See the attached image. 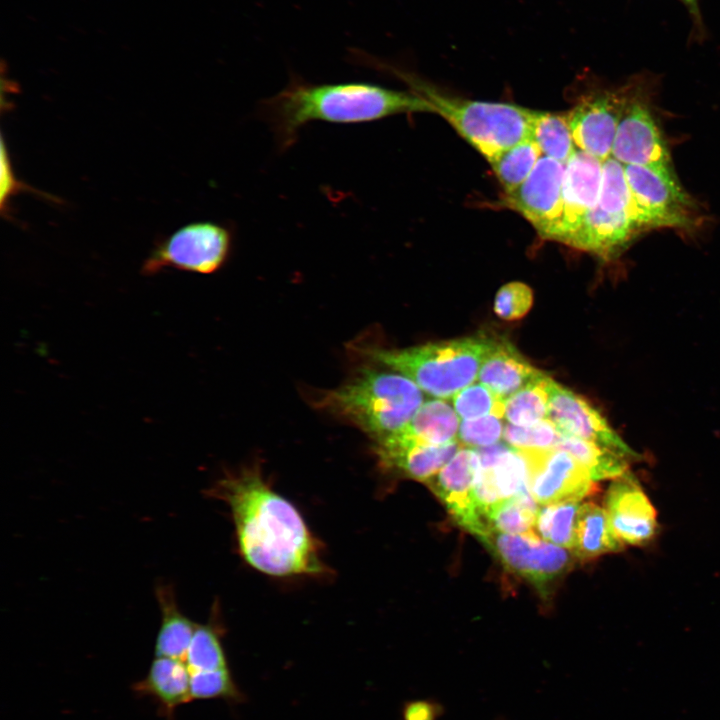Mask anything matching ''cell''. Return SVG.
Returning a JSON list of instances; mask_svg holds the SVG:
<instances>
[{
    "label": "cell",
    "instance_id": "obj_1",
    "mask_svg": "<svg viewBox=\"0 0 720 720\" xmlns=\"http://www.w3.org/2000/svg\"><path fill=\"white\" fill-rule=\"evenodd\" d=\"M230 507L243 558L272 576L317 574V545L297 509L274 492L256 469L222 478L214 488Z\"/></svg>",
    "mask_w": 720,
    "mask_h": 720
},
{
    "label": "cell",
    "instance_id": "obj_2",
    "mask_svg": "<svg viewBox=\"0 0 720 720\" xmlns=\"http://www.w3.org/2000/svg\"><path fill=\"white\" fill-rule=\"evenodd\" d=\"M427 112L435 113L426 99L411 90L363 82L314 84L298 77L258 105V116L271 129L281 152L296 143L300 129L310 122L360 124Z\"/></svg>",
    "mask_w": 720,
    "mask_h": 720
},
{
    "label": "cell",
    "instance_id": "obj_3",
    "mask_svg": "<svg viewBox=\"0 0 720 720\" xmlns=\"http://www.w3.org/2000/svg\"><path fill=\"white\" fill-rule=\"evenodd\" d=\"M424 401V392L409 378L370 362L345 384L320 393L314 404L377 443L402 431Z\"/></svg>",
    "mask_w": 720,
    "mask_h": 720
},
{
    "label": "cell",
    "instance_id": "obj_4",
    "mask_svg": "<svg viewBox=\"0 0 720 720\" xmlns=\"http://www.w3.org/2000/svg\"><path fill=\"white\" fill-rule=\"evenodd\" d=\"M361 62L395 75L409 90L426 99L471 146L489 162L501 152L531 138L536 110L511 103L462 98L441 91L412 72L377 60L358 56Z\"/></svg>",
    "mask_w": 720,
    "mask_h": 720
},
{
    "label": "cell",
    "instance_id": "obj_5",
    "mask_svg": "<svg viewBox=\"0 0 720 720\" xmlns=\"http://www.w3.org/2000/svg\"><path fill=\"white\" fill-rule=\"evenodd\" d=\"M491 337L477 334L402 349L373 346L361 353L369 362L406 376L431 398L448 400L477 381Z\"/></svg>",
    "mask_w": 720,
    "mask_h": 720
},
{
    "label": "cell",
    "instance_id": "obj_6",
    "mask_svg": "<svg viewBox=\"0 0 720 720\" xmlns=\"http://www.w3.org/2000/svg\"><path fill=\"white\" fill-rule=\"evenodd\" d=\"M232 242V230L223 224L190 223L157 243L145 259L142 272L153 275L166 269H177L210 274L227 261Z\"/></svg>",
    "mask_w": 720,
    "mask_h": 720
},
{
    "label": "cell",
    "instance_id": "obj_7",
    "mask_svg": "<svg viewBox=\"0 0 720 720\" xmlns=\"http://www.w3.org/2000/svg\"><path fill=\"white\" fill-rule=\"evenodd\" d=\"M512 573L532 584L542 597L576 559L571 550L541 539L535 532L508 534L495 530L478 538Z\"/></svg>",
    "mask_w": 720,
    "mask_h": 720
},
{
    "label": "cell",
    "instance_id": "obj_8",
    "mask_svg": "<svg viewBox=\"0 0 720 720\" xmlns=\"http://www.w3.org/2000/svg\"><path fill=\"white\" fill-rule=\"evenodd\" d=\"M624 170L643 230L690 228L696 224L695 203L682 189L673 169L626 165Z\"/></svg>",
    "mask_w": 720,
    "mask_h": 720
},
{
    "label": "cell",
    "instance_id": "obj_9",
    "mask_svg": "<svg viewBox=\"0 0 720 720\" xmlns=\"http://www.w3.org/2000/svg\"><path fill=\"white\" fill-rule=\"evenodd\" d=\"M641 95L640 80L583 95L566 113L577 149L602 161L610 157L619 123Z\"/></svg>",
    "mask_w": 720,
    "mask_h": 720
},
{
    "label": "cell",
    "instance_id": "obj_10",
    "mask_svg": "<svg viewBox=\"0 0 720 720\" xmlns=\"http://www.w3.org/2000/svg\"><path fill=\"white\" fill-rule=\"evenodd\" d=\"M565 164L542 155L528 178L501 203L523 216L546 240H555L563 210Z\"/></svg>",
    "mask_w": 720,
    "mask_h": 720
},
{
    "label": "cell",
    "instance_id": "obj_11",
    "mask_svg": "<svg viewBox=\"0 0 720 720\" xmlns=\"http://www.w3.org/2000/svg\"><path fill=\"white\" fill-rule=\"evenodd\" d=\"M548 419L563 435L595 443L628 462L641 458L640 454L616 433L597 408L583 396L554 379L550 386Z\"/></svg>",
    "mask_w": 720,
    "mask_h": 720
},
{
    "label": "cell",
    "instance_id": "obj_12",
    "mask_svg": "<svg viewBox=\"0 0 720 720\" xmlns=\"http://www.w3.org/2000/svg\"><path fill=\"white\" fill-rule=\"evenodd\" d=\"M479 470L476 449L460 447L453 458L424 483L446 506L456 523L477 538L491 531L475 497Z\"/></svg>",
    "mask_w": 720,
    "mask_h": 720
},
{
    "label": "cell",
    "instance_id": "obj_13",
    "mask_svg": "<svg viewBox=\"0 0 720 720\" xmlns=\"http://www.w3.org/2000/svg\"><path fill=\"white\" fill-rule=\"evenodd\" d=\"M528 462V489L541 505L582 501L593 490L585 468L564 450L522 451Z\"/></svg>",
    "mask_w": 720,
    "mask_h": 720
},
{
    "label": "cell",
    "instance_id": "obj_14",
    "mask_svg": "<svg viewBox=\"0 0 720 720\" xmlns=\"http://www.w3.org/2000/svg\"><path fill=\"white\" fill-rule=\"evenodd\" d=\"M642 230L632 206L599 199L568 245L608 260Z\"/></svg>",
    "mask_w": 720,
    "mask_h": 720
},
{
    "label": "cell",
    "instance_id": "obj_15",
    "mask_svg": "<svg viewBox=\"0 0 720 720\" xmlns=\"http://www.w3.org/2000/svg\"><path fill=\"white\" fill-rule=\"evenodd\" d=\"M611 157L624 166L672 169L667 146L642 95L630 105L621 119Z\"/></svg>",
    "mask_w": 720,
    "mask_h": 720
},
{
    "label": "cell",
    "instance_id": "obj_16",
    "mask_svg": "<svg viewBox=\"0 0 720 720\" xmlns=\"http://www.w3.org/2000/svg\"><path fill=\"white\" fill-rule=\"evenodd\" d=\"M613 531L627 545H643L657 531L656 510L637 478L626 471L613 479L604 506Z\"/></svg>",
    "mask_w": 720,
    "mask_h": 720
},
{
    "label": "cell",
    "instance_id": "obj_17",
    "mask_svg": "<svg viewBox=\"0 0 720 720\" xmlns=\"http://www.w3.org/2000/svg\"><path fill=\"white\" fill-rule=\"evenodd\" d=\"M603 161L577 149L565 164L563 210L554 241L569 244L585 216L598 203Z\"/></svg>",
    "mask_w": 720,
    "mask_h": 720
},
{
    "label": "cell",
    "instance_id": "obj_18",
    "mask_svg": "<svg viewBox=\"0 0 720 720\" xmlns=\"http://www.w3.org/2000/svg\"><path fill=\"white\" fill-rule=\"evenodd\" d=\"M460 446L458 441L428 445L399 432L375 443L374 449L384 469L425 483L453 458Z\"/></svg>",
    "mask_w": 720,
    "mask_h": 720
},
{
    "label": "cell",
    "instance_id": "obj_19",
    "mask_svg": "<svg viewBox=\"0 0 720 720\" xmlns=\"http://www.w3.org/2000/svg\"><path fill=\"white\" fill-rule=\"evenodd\" d=\"M541 372L511 342L503 337L492 336L477 381L500 398L506 399Z\"/></svg>",
    "mask_w": 720,
    "mask_h": 720
},
{
    "label": "cell",
    "instance_id": "obj_20",
    "mask_svg": "<svg viewBox=\"0 0 720 720\" xmlns=\"http://www.w3.org/2000/svg\"><path fill=\"white\" fill-rule=\"evenodd\" d=\"M604 507L592 502L579 508L572 553L580 560L593 559L623 549Z\"/></svg>",
    "mask_w": 720,
    "mask_h": 720
},
{
    "label": "cell",
    "instance_id": "obj_21",
    "mask_svg": "<svg viewBox=\"0 0 720 720\" xmlns=\"http://www.w3.org/2000/svg\"><path fill=\"white\" fill-rule=\"evenodd\" d=\"M459 418L447 400L430 398L400 432L424 444L443 446L457 441Z\"/></svg>",
    "mask_w": 720,
    "mask_h": 720
},
{
    "label": "cell",
    "instance_id": "obj_22",
    "mask_svg": "<svg viewBox=\"0 0 720 720\" xmlns=\"http://www.w3.org/2000/svg\"><path fill=\"white\" fill-rule=\"evenodd\" d=\"M191 671L185 661L156 657L138 689L156 697L168 712L190 701Z\"/></svg>",
    "mask_w": 720,
    "mask_h": 720
},
{
    "label": "cell",
    "instance_id": "obj_23",
    "mask_svg": "<svg viewBox=\"0 0 720 720\" xmlns=\"http://www.w3.org/2000/svg\"><path fill=\"white\" fill-rule=\"evenodd\" d=\"M552 378L541 372L519 391L504 399V419L507 423L527 426L548 419Z\"/></svg>",
    "mask_w": 720,
    "mask_h": 720
},
{
    "label": "cell",
    "instance_id": "obj_24",
    "mask_svg": "<svg viewBox=\"0 0 720 720\" xmlns=\"http://www.w3.org/2000/svg\"><path fill=\"white\" fill-rule=\"evenodd\" d=\"M580 463L593 481L615 479L626 471L630 462L595 443L561 434L556 445Z\"/></svg>",
    "mask_w": 720,
    "mask_h": 720
},
{
    "label": "cell",
    "instance_id": "obj_25",
    "mask_svg": "<svg viewBox=\"0 0 720 720\" xmlns=\"http://www.w3.org/2000/svg\"><path fill=\"white\" fill-rule=\"evenodd\" d=\"M531 138L542 155L566 164L577 150L567 114L535 111Z\"/></svg>",
    "mask_w": 720,
    "mask_h": 720
},
{
    "label": "cell",
    "instance_id": "obj_26",
    "mask_svg": "<svg viewBox=\"0 0 720 720\" xmlns=\"http://www.w3.org/2000/svg\"><path fill=\"white\" fill-rule=\"evenodd\" d=\"M159 594L163 619L156 639V657L185 661L197 625L178 611L166 591Z\"/></svg>",
    "mask_w": 720,
    "mask_h": 720
},
{
    "label": "cell",
    "instance_id": "obj_27",
    "mask_svg": "<svg viewBox=\"0 0 720 720\" xmlns=\"http://www.w3.org/2000/svg\"><path fill=\"white\" fill-rule=\"evenodd\" d=\"M541 156L535 141L527 138L489 161L504 194L515 191L528 178Z\"/></svg>",
    "mask_w": 720,
    "mask_h": 720
},
{
    "label": "cell",
    "instance_id": "obj_28",
    "mask_svg": "<svg viewBox=\"0 0 720 720\" xmlns=\"http://www.w3.org/2000/svg\"><path fill=\"white\" fill-rule=\"evenodd\" d=\"M581 501L539 506L534 532L543 540L572 551Z\"/></svg>",
    "mask_w": 720,
    "mask_h": 720
},
{
    "label": "cell",
    "instance_id": "obj_29",
    "mask_svg": "<svg viewBox=\"0 0 720 720\" xmlns=\"http://www.w3.org/2000/svg\"><path fill=\"white\" fill-rule=\"evenodd\" d=\"M539 506L529 490L494 505L488 512L491 530L508 534L534 532Z\"/></svg>",
    "mask_w": 720,
    "mask_h": 720
},
{
    "label": "cell",
    "instance_id": "obj_30",
    "mask_svg": "<svg viewBox=\"0 0 720 720\" xmlns=\"http://www.w3.org/2000/svg\"><path fill=\"white\" fill-rule=\"evenodd\" d=\"M451 404L461 419L497 415L504 419V399L480 382H474L451 398Z\"/></svg>",
    "mask_w": 720,
    "mask_h": 720
},
{
    "label": "cell",
    "instance_id": "obj_31",
    "mask_svg": "<svg viewBox=\"0 0 720 720\" xmlns=\"http://www.w3.org/2000/svg\"><path fill=\"white\" fill-rule=\"evenodd\" d=\"M185 663L191 672L227 668L221 643L213 629L197 625Z\"/></svg>",
    "mask_w": 720,
    "mask_h": 720
},
{
    "label": "cell",
    "instance_id": "obj_32",
    "mask_svg": "<svg viewBox=\"0 0 720 720\" xmlns=\"http://www.w3.org/2000/svg\"><path fill=\"white\" fill-rule=\"evenodd\" d=\"M560 437L561 433L549 419L527 426L506 423L503 432L504 442L520 451L555 448Z\"/></svg>",
    "mask_w": 720,
    "mask_h": 720
},
{
    "label": "cell",
    "instance_id": "obj_33",
    "mask_svg": "<svg viewBox=\"0 0 720 720\" xmlns=\"http://www.w3.org/2000/svg\"><path fill=\"white\" fill-rule=\"evenodd\" d=\"M502 417L487 415L474 419H462L457 441L465 447L478 449L494 445L503 438L505 423Z\"/></svg>",
    "mask_w": 720,
    "mask_h": 720
},
{
    "label": "cell",
    "instance_id": "obj_34",
    "mask_svg": "<svg viewBox=\"0 0 720 720\" xmlns=\"http://www.w3.org/2000/svg\"><path fill=\"white\" fill-rule=\"evenodd\" d=\"M192 699L239 698L240 693L227 668L191 672Z\"/></svg>",
    "mask_w": 720,
    "mask_h": 720
},
{
    "label": "cell",
    "instance_id": "obj_35",
    "mask_svg": "<svg viewBox=\"0 0 720 720\" xmlns=\"http://www.w3.org/2000/svg\"><path fill=\"white\" fill-rule=\"evenodd\" d=\"M533 304V292L525 283L519 281L503 285L494 300L495 314L505 320L514 321L523 318Z\"/></svg>",
    "mask_w": 720,
    "mask_h": 720
},
{
    "label": "cell",
    "instance_id": "obj_36",
    "mask_svg": "<svg viewBox=\"0 0 720 720\" xmlns=\"http://www.w3.org/2000/svg\"><path fill=\"white\" fill-rule=\"evenodd\" d=\"M20 191H32L34 193L44 195L42 193H39L38 191H35L33 188H31L29 185L20 182L17 177L15 176V173L13 171L9 153L6 147V144L4 142V139H2L1 143V196H0V202H1V212L3 216H8L9 218V202L12 198V196L16 195Z\"/></svg>",
    "mask_w": 720,
    "mask_h": 720
},
{
    "label": "cell",
    "instance_id": "obj_37",
    "mask_svg": "<svg viewBox=\"0 0 720 720\" xmlns=\"http://www.w3.org/2000/svg\"><path fill=\"white\" fill-rule=\"evenodd\" d=\"M443 712L440 703L431 699H418L405 703L402 717L403 720H438Z\"/></svg>",
    "mask_w": 720,
    "mask_h": 720
},
{
    "label": "cell",
    "instance_id": "obj_38",
    "mask_svg": "<svg viewBox=\"0 0 720 720\" xmlns=\"http://www.w3.org/2000/svg\"><path fill=\"white\" fill-rule=\"evenodd\" d=\"M682 1L688 8L689 11L699 18V6H698V0H680Z\"/></svg>",
    "mask_w": 720,
    "mask_h": 720
}]
</instances>
